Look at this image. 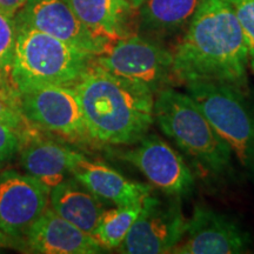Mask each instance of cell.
I'll list each match as a JSON object with an SVG mask.
<instances>
[{
  "label": "cell",
  "instance_id": "6da1fadb",
  "mask_svg": "<svg viewBox=\"0 0 254 254\" xmlns=\"http://www.w3.org/2000/svg\"><path fill=\"white\" fill-rule=\"evenodd\" d=\"M249 50L230 0H201L172 52L177 80L247 87Z\"/></svg>",
  "mask_w": 254,
  "mask_h": 254
},
{
  "label": "cell",
  "instance_id": "7a4b0ae2",
  "mask_svg": "<svg viewBox=\"0 0 254 254\" xmlns=\"http://www.w3.org/2000/svg\"><path fill=\"white\" fill-rule=\"evenodd\" d=\"M92 140L134 145L154 122V93L139 82L120 78L93 58L72 85Z\"/></svg>",
  "mask_w": 254,
  "mask_h": 254
},
{
  "label": "cell",
  "instance_id": "3957f363",
  "mask_svg": "<svg viewBox=\"0 0 254 254\" xmlns=\"http://www.w3.org/2000/svg\"><path fill=\"white\" fill-rule=\"evenodd\" d=\"M154 119L193 164L214 177L233 172V153L189 94L165 87L155 93Z\"/></svg>",
  "mask_w": 254,
  "mask_h": 254
},
{
  "label": "cell",
  "instance_id": "277c9868",
  "mask_svg": "<svg viewBox=\"0 0 254 254\" xmlns=\"http://www.w3.org/2000/svg\"><path fill=\"white\" fill-rule=\"evenodd\" d=\"M94 57L28 27H17L11 81L18 94L41 85L72 86Z\"/></svg>",
  "mask_w": 254,
  "mask_h": 254
},
{
  "label": "cell",
  "instance_id": "5b68a950",
  "mask_svg": "<svg viewBox=\"0 0 254 254\" xmlns=\"http://www.w3.org/2000/svg\"><path fill=\"white\" fill-rule=\"evenodd\" d=\"M185 88L240 166L254 179V101L247 87L227 82L193 81L185 84Z\"/></svg>",
  "mask_w": 254,
  "mask_h": 254
},
{
  "label": "cell",
  "instance_id": "8992f818",
  "mask_svg": "<svg viewBox=\"0 0 254 254\" xmlns=\"http://www.w3.org/2000/svg\"><path fill=\"white\" fill-rule=\"evenodd\" d=\"M95 62L120 78L145 85L155 94L173 77L172 53L134 34L111 43Z\"/></svg>",
  "mask_w": 254,
  "mask_h": 254
},
{
  "label": "cell",
  "instance_id": "52a82bcc",
  "mask_svg": "<svg viewBox=\"0 0 254 254\" xmlns=\"http://www.w3.org/2000/svg\"><path fill=\"white\" fill-rule=\"evenodd\" d=\"M19 109L33 126L73 141L88 140L86 123L74 88L41 85L19 94Z\"/></svg>",
  "mask_w": 254,
  "mask_h": 254
},
{
  "label": "cell",
  "instance_id": "ba28073f",
  "mask_svg": "<svg viewBox=\"0 0 254 254\" xmlns=\"http://www.w3.org/2000/svg\"><path fill=\"white\" fill-rule=\"evenodd\" d=\"M187 219L180 198L160 199L150 194L142 202L140 213L120 245L125 254L172 253L183 239Z\"/></svg>",
  "mask_w": 254,
  "mask_h": 254
},
{
  "label": "cell",
  "instance_id": "9c48e42d",
  "mask_svg": "<svg viewBox=\"0 0 254 254\" xmlns=\"http://www.w3.org/2000/svg\"><path fill=\"white\" fill-rule=\"evenodd\" d=\"M134 145L118 152V157L138 168L154 187L180 199L194 190L195 179L190 166L166 141L147 133Z\"/></svg>",
  "mask_w": 254,
  "mask_h": 254
},
{
  "label": "cell",
  "instance_id": "30bf717a",
  "mask_svg": "<svg viewBox=\"0 0 254 254\" xmlns=\"http://www.w3.org/2000/svg\"><path fill=\"white\" fill-rule=\"evenodd\" d=\"M251 245L249 232L236 220L205 205H196L182 241L172 253L239 254L249 252Z\"/></svg>",
  "mask_w": 254,
  "mask_h": 254
},
{
  "label": "cell",
  "instance_id": "8fae6325",
  "mask_svg": "<svg viewBox=\"0 0 254 254\" xmlns=\"http://www.w3.org/2000/svg\"><path fill=\"white\" fill-rule=\"evenodd\" d=\"M14 21L15 27L40 31L93 57L101 55L111 44L95 37L64 0H27Z\"/></svg>",
  "mask_w": 254,
  "mask_h": 254
},
{
  "label": "cell",
  "instance_id": "7c38bea8",
  "mask_svg": "<svg viewBox=\"0 0 254 254\" xmlns=\"http://www.w3.org/2000/svg\"><path fill=\"white\" fill-rule=\"evenodd\" d=\"M51 187L30 174L5 171L0 174V230L15 240L47 208Z\"/></svg>",
  "mask_w": 254,
  "mask_h": 254
},
{
  "label": "cell",
  "instance_id": "4fadbf2b",
  "mask_svg": "<svg viewBox=\"0 0 254 254\" xmlns=\"http://www.w3.org/2000/svg\"><path fill=\"white\" fill-rule=\"evenodd\" d=\"M28 250L43 254H97L104 249L90 233L46 208L25 234Z\"/></svg>",
  "mask_w": 254,
  "mask_h": 254
},
{
  "label": "cell",
  "instance_id": "5bb4252c",
  "mask_svg": "<svg viewBox=\"0 0 254 254\" xmlns=\"http://www.w3.org/2000/svg\"><path fill=\"white\" fill-rule=\"evenodd\" d=\"M69 173L101 201L114 206L139 204L151 194L152 190L151 186L132 182L118 171L98 161H92L82 154Z\"/></svg>",
  "mask_w": 254,
  "mask_h": 254
},
{
  "label": "cell",
  "instance_id": "9a60e30c",
  "mask_svg": "<svg viewBox=\"0 0 254 254\" xmlns=\"http://www.w3.org/2000/svg\"><path fill=\"white\" fill-rule=\"evenodd\" d=\"M95 37L113 43L128 36V20L135 11L125 0H64Z\"/></svg>",
  "mask_w": 254,
  "mask_h": 254
},
{
  "label": "cell",
  "instance_id": "2e32d148",
  "mask_svg": "<svg viewBox=\"0 0 254 254\" xmlns=\"http://www.w3.org/2000/svg\"><path fill=\"white\" fill-rule=\"evenodd\" d=\"M49 201L57 214L93 236L104 212L101 200L75 178L63 179L51 187Z\"/></svg>",
  "mask_w": 254,
  "mask_h": 254
},
{
  "label": "cell",
  "instance_id": "e0dca14e",
  "mask_svg": "<svg viewBox=\"0 0 254 254\" xmlns=\"http://www.w3.org/2000/svg\"><path fill=\"white\" fill-rule=\"evenodd\" d=\"M81 153L49 139H32L21 152V164L27 174L47 186L62 182Z\"/></svg>",
  "mask_w": 254,
  "mask_h": 254
},
{
  "label": "cell",
  "instance_id": "ac0fdd59",
  "mask_svg": "<svg viewBox=\"0 0 254 254\" xmlns=\"http://www.w3.org/2000/svg\"><path fill=\"white\" fill-rule=\"evenodd\" d=\"M201 0H145L139 9L142 27L172 33L189 24Z\"/></svg>",
  "mask_w": 254,
  "mask_h": 254
},
{
  "label": "cell",
  "instance_id": "d6986e66",
  "mask_svg": "<svg viewBox=\"0 0 254 254\" xmlns=\"http://www.w3.org/2000/svg\"><path fill=\"white\" fill-rule=\"evenodd\" d=\"M142 202L128 206H116L112 209L103 212L93 232V237L104 250L118 249L122 245L136 217L140 213Z\"/></svg>",
  "mask_w": 254,
  "mask_h": 254
},
{
  "label": "cell",
  "instance_id": "ffe728a7",
  "mask_svg": "<svg viewBox=\"0 0 254 254\" xmlns=\"http://www.w3.org/2000/svg\"><path fill=\"white\" fill-rule=\"evenodd\" d=\"M17 27L14 18L0 9V87L13 86L11 67L13 62Z\"/></svg>",
  "mask_w": 254,
  "mask_h": 254
},
{
  "label": "cell",
  "instance_id": "44dd1931",
  "mask_svg": "<svg viewBox=\"0 0 254 254\" xmlns=\"http://www.w3.org/2000/svg\"><path fill=\"white\" fill-rule=\"evenodd\" d=\"M249 50V66L254 73V0H230Z\"/></svg>",
  "mask_w": 254,
  "mask_h": 254
},
{
  "label": "cell",
  "instance_id": "7402d4cb",
  "mask_svg": "<svg viewBox=\"0 0 254 254\" xmlns=\"http://www.w3.org/2000/svg\"><path fill=\"white\" fill-rule=\"evenodd\" d=\"M25 123H28L19 109V98L5 92H0V124L6 125L17 131L23 135L25 129Z\"/></svg>",
  "mask_w": 254,
  "mask_h": 254
},
{
  "label": "cell",
  "instance_id": "603a6c76",
  "mask_svg": "<svg viewBox=\"0 0 254 254\" xmlns=\"http://www.w3.org/2000/svg\"><path fill=\"white\" fill-rule=\"evenodd\" d=\"M20 145V134L11 127L0 124V167L13 157Z\"/></svg>",
  "mask_w": 254,
  "mask_h": 254
},
{
  "label": "cell",
  "instance_id": "cb8c5ba5",
  "mask_svg": "<svg viewBox=\"0 0 254 254\" xmlns=\"http://www.w3.org/2000/svg\"><path fill=\"white\" fill-rule=\"evenodd\" d=\"M27 0H0V9L6 14L15 17V14L26 5Z\"/></svg>",
  "mask_w": 254,
  "mask_h": 254
},
{
  "label": "cell",
  "instance_id": "d4e9b609",
  "mask_svg": "<svg viewBox=\"0 0 254 254\" xmlns=\"http://www.w3.org/2000/svg\"><path fill=\"white\" fill-rule=\"evenodd\" d=\"M12 238L7 236V234L5 233V232H2L0 230V247H9L12 246L13 244H12Z\"/></svg>",
  "mask_w": 254,
  "mask_h": 254
},
{
  "label": "cell",
  "instance_id": "484cf974",
  "mask_svg": "<svg viewBox=\"0 0 254 254\" xmlns=\"http://www.w3.org/2000/svg\"><path fill=\"white\" fill-rule=\"evenodd\" d=\"M127 4H129L134 9H139V7L144 4L145 0H125Z\"/></svg>",
  "mask_w": 254,
  "mask_h": 254
}]
</instances>
